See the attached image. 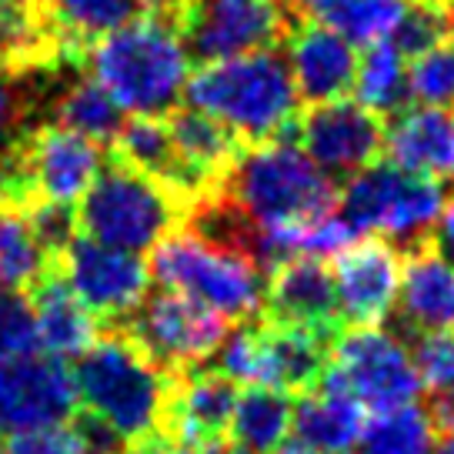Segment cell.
<instances>
[{
  "label": "cell",
  "instance_id": "obj_1",
  "mask_svg": "<svg viewBox=\"0 0 454 454\" xmlns=\"http://www.w3.org/2000/svg\"><path fill=\"white\" fill-rule=\"evenodd\" d=\"M184 98L238 141L251 144L287 137L301 104L287 60L274 47L200 64L194 77H187Z\"/></svg>",
  "mask_w": 454,
  "mask_h": 454
},
{
  "label": "cell",
  "instance_id": "obj_2",
  "mask_svg": "<svg viewBox=\"0 0 454 454\" xmlns=\"http://www.w3.org/2000/svg\"><path fill=\"white\" fill-rule=\"evenodd\" d=\"M90 74L121 111L160 117L177 107L191 77V54L174 24L141 17L87 43Z\"/></svg>",
  "mask_w": 454,
  "mask_h": 454
},
{
  "label": "cell",
  "instance_id": "obj_3",
  "mask_svg": "<svg viewBox=\"0 0 454 454\" xmlns=\"http://www.w3.org/2000/svg\"><path fill=\"white\" fill-rule=\"evenodd\" d=\"M74 387L87 418L117 441L134 448L164 441L160 427L170 384L164 381V368H157L134 338L94 340V348L77 357Z\"/></svg>",
  "mask_w": 454,
  "mask_h": 454
},
{
  "label": "cell",
  "instance_id": "obj_4",
  "mask_svg": "<svg viewBox=\"0 0 454 454\" xmlns=\"http://www.w3.org/2000/svg\"><path fill=\"white\" fill-rule=\"evenodd\" d=\"M217 194L251 224L311 221L338 204L334 177H327L291 137L254 144L238 154Z\"/></svg>",
  "mask_w": 454,
  "mask_h": 454
},
{
  "label": "cell",
  "instance_id": "obj_5",
  "mask_svg": "<svg viewBox=\"0 0 454 454\" xmlns=\"http://www.w3.org/2000/svg\"><path fill=\"white\" fill-rule=\"evenodd\" d=\"M151 278L164 291L184 294L221 317H251L264 304L268 278L251 254L204 238L200 231H170L151 247Z\"/></svg>",
  "mask_w": 454,
  "mask_h": 454
},
{
  "label": "cell",
  "instance_id": "obj_6",
  "mask_svg": "<svg viewBox=\"0 0 454 454\" xmlns=\"http://www.w3.org/2000/svg\"><path fill=\"white\" fill-rule=\"evenodd\" d=\"M184 214V200L168 184L128 164H111L100 168L94 184L81 198L77 227L94 241L141 254L168 238Z\"/></svg>",
  "mask_w": 454,
  "mask_h": 454
},
{
  "label": "cell",
  "instance_id": "obj_7",
  "mask_svg": "<svg viewBox=\"0 0 454 454\" xmlns=\"http://www.w3.org/2000/svg\"><path fill=\"white\" fill-rule=\"evenodd\" d=\"M344 221L357 234H378L384 241L421 244L444 211L438 181L374 160L357 170L340 194Z\"/></svg>",
  "mask_w": 454,
  "mask_h": 454
},
{
  "label": "cell",
  "instance_id": "obj_8",
  "mask_svg": "<svg viewBox=\"0 0 454 454\" xmlns=\"http://www.w3.org/2000/svg\"><path fill=\"white\" fill-rule=\"evenodd\" d=\"M317 384L355 397L371 411L411 404L421 391L408 344L381 325L338 331L331 361Z\"/></svg>",
  "mask_w": 454,
  "mask_h": 454
},
{
  "label": "cell",
  "instance_id": "obj_9",
  "mask_svg": "<svg viewBox=\"0 0 454 454\" xmlns=\"http://www.w3.org/2000/svg\"><path fill=\"white\" fill-rule=\"evenodd\" d=\"M298 17L287 14L278 0H184L177 34L187 54L207 60L268 51L287 37Z\"/></svg>",
  "mask_w": 454,
  "mask_h": 454
},
{
  "label": "cell",
  "instance_id": "obj_10",
  "mask_svg": "<svg viewBox=\"0 0 454 454\" xmlns=\"http://www.w3.org/2000/svg\"><path fill=\"white\" fill-rule=\"evenodd\" d=\"M60 278L94 317L124 321L147 301L151 270L130 251L74 234L60 251Z\"/></svg>",
  "mask_w": 454,
  "mask_h": 454
},
{
  "label": "cell",
  "instance_id": "obj_11",
  "mask_svg": "<svg viewBox=\"0 0 454 454\" xmlns=\"http://www.w3.org/2000/svg\"><path fill=\"white\" fill-rule=\"evenodd\" d=\"M130 338L157 368L187 371L211 357L227 338V317L184 294H154L134 311Z\"/></svg>",
  "mask_w": 454,
  "mask_h": 454
},
{
  "label": "cell",
  "instance_id": "obj_12",
  "mask_svg": "<svg viewBox=\"0 0 454 454\" xmlns=\"http://www.w3.org/2000/svg\"><path fill=\"white\" fill-rule=\"evenodd\" d=\"M301 144L327 177H355L357 170L378 160L384 124L378 114L364 111L357 100L314 104L301 121Z\"/></svg>",
  "mask_w": 454,
  "mask_h": 454
},
{
  "label": "cell",
  "instance_id": "obj_13",
  "mask_svg": "<svg viewBox=\"0 0 454 454\" xmlns=\"http://www.w3.org/2000/svg\"><path fill=\"white\" fill-rule=\"evenodd\" d=\"M77 411V387L64 361L47 351H30L0 361V421L41 427L67 421Z\"/></svg>",
  "mask_w": 454,
  "mask_h": 454
},
{
  "label": "cell",
  "instance_id": "obj_14",
  "mask_svg": "<svg viewBox=\"0 0 454 454\" xmlns=\"http://www.w3.org/2000/svg\"><path fill=\"white\" fill-rule=\"evenodd\" d=\"M401 268L404 261L397 247L384 238H357L351 247H344L331 270L340 317L357 327L384 325L397 304Z\"/></svg>",
  "mask_w": 454,
  "mask_h": 454
},
{
  "label": "cell",
  "instance_id": "obj_15",
  "mask_svg": "<svg viewBox=\"0 0 454 454\" xmlns=\"http://www.w3.org/2000/svg\"><path fill=\"white\" fill-rule=\"evenodd\" d=\"M100 168H104L100 144L60 124L34 128L24 144V170H27L34 200L71 207L87 194Z\"/></svg>",
  "mask_w": 454,
  "mask_h": 454
},
{
  "label": "cell",
  "instance_id": "obj_16",
  "mask_svg": "<svg viewBox=\"0 0 454 454\" xmlns=\"http://www.w3.org/2000/svg\"><path fill=\"white\" fill-rule=\"evenodd\" d=\"M284 41H287V71L298 87V98L325 104L344 98L355 87L357 51L340 34L317 20L298 17Z\"/></svg>",
  "mask_w": 454,
  "mask_h": 454
},
{
  "label": "cell",
  "instance_id": "obj_17",
  "mask_svg": "<svg viewBox=\"0 0 454 454\" xmlns=\"http://www.w3.org/2000/svg\"><path fill=\"white\" fill-rule=\"evenodd\" d=\"M264 301H268V317L338 338V291H334L331 270L317 257H291L274 264L264 287Z\"/></svg>",
  "mask_w": 454,
  "mask_h": 454
},
{
  "label": "cell",
  "instance_id": "obj_18",
  "mask_svg": "<svg viewBox=\"0 0 454 454\" xmlns=\"http://www.w3.org/2000/svg\"><path fill=\"white\" fill-rule=\"evenodd\" d=\"M381 147L387 164L431 181H454V111L448 107H401L384 128Z\"/></svg>",
  "mask_w": 454,
  "mask_h": 454
},
{
  "label": "cell",
  "instance_id": "obj_19",
  "mask_svg": "<svg viewBox=\"0 0 454 454\" xmlns=\"http://www.w3.org/2000/svg\"><path fill=\"white\" fill-rule=\"evenodd\" d=\"M234 401L238 387L221 371H191L168 391L160 434L164 441H174V448L221 438L231 425Z\"/></svg>",
  "mask_w": 454,
  "mask_h": 454
},
{
  "label": "cell",
  "instance_id": "obj_20",
  "mask_svg": "<svg viewBox=\"0 0 454 454\" xmlns=\"http://www.w3.org/2000/svg\"><path fill=\"white\" fill-rule=\"evenodd\" d=\"M37 74L51 71H4L0 67V204L27 207L34 200L24 144L30 137V121L37 114Z\"/></svg>",
  "mask_w": 454,
  "mask_h": 454
},
{
  "label": "cell",
  "instance_id": "obj_21",
  "mask_svg": "<svg viewBox=\"0 0 454 454\" xmlns=\"http://www.w3.org/2000/svg\"><path fill=\"white\" fill-rule=\"evenodd\" d=\"M30 311L41 348L57 361H71L94 348L98 340V317L74 298L60 270L47 268L30 284Z\"/></svg>",
  "mask_w": 454,
  "mask_h": 454
},
{
  "label": "cell",
  "instance_id": "obj_22",
  "mask_svg": "<svg viewBox=\"0 0 454 454\" xmlns=\"http://www.w3.org/2000/svg\"><path fill=\"white\" fill-rule=\"evenodd\" d=\"M401 317L414 331H451L454 327V264L418 244L401 268Z\"/></svg>",
  "mask_w": 454,
  "mask_h": 454
},
{
  "label": "cell",
  "instance_id": "obj_23",
  "mask_svg": "<svg viewBox=\"0 0 454 454\" xmlns=\"http://www.w3.org/2000/svg\"><path fill=\"white\" fill-rule=\"evenodd\" d=\"M291 427L317 454H348L364 434V408L355 397L317 384L294 404Z\"/></svg>",
  "mask_w": 454,
  "mask_h": 454
},
{
  "label": "cell",
  "instance_id": "obj_24",
  "mask_svg": "<svg viewBox=\"0 0 454 454\" xmlns=\"http://www.w3.org/2000/svg\"><path fill=\"white\" fill-rule=\"evenodd\" d=\"M408 0H308L304 14L340 34L348 43H381L395 37Z\"/></svg>",
  "mask_w": 454,
  "mask_h": 454
},
{
  "label": "cell",
  "instance_id": "obj_25",
  "mask_svg": "<svg viewBox=\"0 0 454 454\" xmlns=\"http://www.w3.org/2000/svg\"><path fill=\"white\" fill-rule=\"evenodd\" d=\"M291 414H294V404L284 391H278V387H247L234 401V414H231L227 427L234 434V444H241L244 451L270 454L287 438Z\"/></svg>",
  "mask_w": 454,
  "mask_h": 454
},
{
  "label": "cell",
  "instance_id": "obj_26",
  "mask_svg": "<svg viewBox=\"0 0 454 454\" xmlns=\"http://www.w3.org/2000/svg\"><path fill=\"white\" fill-rule=\"evenodd\" d=\"M355 98L371 114H397L401 100H408V67L404 54L391 41L371 43L364 57H357L355 71Z\"/></svg>",
  "mask_w": 454,
  "mask_h": 454
},
{
  "label": "cell",
  "instance_id": "obj_27",
  "mask_svg": "<svg viewBox=\"0 0 454 454\" xmlns=\"http://www.w3.org/2000/svg\"><path fill=\"white\" fill-rule=\"evenodd\" d=\"M114 151H117V164L141 170L147 177H154L160 184L174 191V177H177V157H174V144H170V130L160 117H144L134 114L130 121L121 124L114 134Z\"/></svg>",
  "mask_w": 454,
  "mask_h": 454
},
{
  "label": "cell",
  "instance_id": "obj_28",
  "mask_svg": "<svg viewBox=\"0 0 454 454\" xmlns=\"http://www.w3.org/2000/svg\"><path fill=\"white\" fill-rule=\"evenodd\" d=\"M364 454H431L438 444V425L421 404H401L374 411L361 434Z\"/></svg>",
  "mask_w": 454,
  "mask_h": 454
},
{
  "label": "cell",
  "instance_id": "obj_29",
  "mask_svg": "<svg viewBox=\"0 0 454 454\" xmlns=\"http://www.w3.org/2000/svg\"><path fill=\"white\" fill-rule=\"evenodd\" d=\"M57 124L67 130H77L94 144L114 141V134L124 124V111L114 104V98L94 77H81L67 84L54 100Z\"/></svg>",
  "mask_w": 454,
  "mask_h": 454
},
{
  "label": "cell",
  "instance_id": "obj_30",
  "mask_svg": "<svg viewBox=\"0 0 454 454\" xmlns=\"http://www.w3.org/2000/svg\"><path fill=\"white\" fill-rule=\"evenodd\" d=\"M51 268V254L41 247L27 224V214L0 204V284L24 291Z\"/></svg>",
  "mask_w": 454,
  "mask_h": 454
},
{
  "label": "cell",
  "instance_id": "obj_31",
  "mask_svg": "<svg viewBox=\"0 0 454 454\" xmlns=\"http://www.w3.org/2000/svg\"><path fill=\"white\" fill-rule=\"evenodd\" d=\"M43 11L67 41L87 47L100 34L128 24L137 0H43Z\"/></svg>",
  "mask_w": 454,
  "mask_h": 454
},
{
  "label": "cell",
  "instance_id": "obj_32",
  "mask_svg": "<svg viewBox=\"0 0 454 454\" xmlns=\"http://www.w3.org/2000/svg\"><path fill=\"white\" fill-rule=\"evenodd\" d=\"M217 355H221L217 357V371L227 381L247 384V387H270V361L261 325L227 334L217 348Z\"/></svg>",
  "mask_w": 454,
  "mask_h": 454
},
{
  "label": "cell",
  "instance_id": "obj_33",
  "mask_svg": "<svg viewBox=\"0 0 454 454\" xmlns=\"http://www.w3.org/2000/svg\"><path fill=\"white\" fill-rule=\"evenodd\" d=\"M408 98L427 107L454 104V43L441 41L408 67Z\"/></svg>",
  "mask_w": 454,
  "mask_h": 454
},
{
  "label": "cell",
  "instance_id": "obj_34",
  "mask_svg": "<svg viewBox=\"0 0 454 454\" xmlns=\"http://www.w3.org/2000/svg\"><path fill=\"white\" fill-rule=\"evenodd\" d=\"M444 37H448V0H408V11L401 17L391 43L404 57H418Z\"/></svg>",
  "mask_w": 454,
  "mask_h": 454
},
{
  "label": "cell",
  "instance_id": "obj_35",
  "mask_svg": "<svg viewBox=\"0 0 454 454\" xmlns=\"http://www.w3.org/2000/svg\"><path fill=\"white\" fill-rule=\"evenodd\" d=\"M411 361L421 387H431L434 395L454 387V327L451 331H425V334H418Z\"/></svg>",
  "mask_w": 454,
  "mask_h": 454
},
{
  "label": "cell",
  "instance_id": "obj_36",
  "mask_svg": "<svg viewBox=\"0 0 454 454\" xmlns=\"http://www.w3.org/2000/svg\"><path fill=\"white\" fill-rule=\"evenodd\" d=\"M30 351H43L34 327V311L24 298H0V361L4 357H20Z\"/></svg>",
  "mask_w": 454,
  "mask_h": 454
},
{
  "label": "cell",
  "instance_id": "obj_37",
  "mask_svg": "<svg viewBox=\"0 0 454 454\" xmlns=\"http://www.w3.org/2000/svg\"><path fill=\"white\" fill-rule=\"evenodd\" d=\"M27 224L34 231V238L41 241V247L47 254H60L67 241L74 238V227H77V214L64 204H51V200H30L27 207Z\"/></svg>",
  "mask_w": 454,
  "mask_h": 454
},
{
  "label": "cell",
  "instance_id": "obj_38",
  "mask_svg": "<svg viewBox=\"0 0 454 454\" xmlns=\"http://www.w3.org/2000/svg\"><path fill=\"white\" fill-rule=\"evenodd\" d=\"M170 454H251L244 451L241 444L224 438H214V441H200V444H187V448H174Z\"/></svg>",
  "mask_w": 454,
  "mask_h": 454
},
{
  "label": "cell",
  "instance_id": "obj_39",
  "mask_svg": "<svg viewBox=\"0 0 454 454\" xmlns=\"http://www.w3.org/2000/svg\"><path fill=\"white\" fill-rule=\"evenodd\" d=\"M137 7H144V11L151 17H157V20L177 24V17L184 11V0H137Z\"/></svg>",
  "mask_w": 454,
  "mask_h": 454
},
{
  "label": "cell",
  "instance_id": "obj_40",
  "mask_svg": "<svg viewBox=\"0 0 454 454\" xmlns=\"http://www.w3.org/2000/svg\"><path fill=\"white\" fill-rule=\"evenodd\" d=\"M431 418H434V425H438V427H444V431H454V387H448V391H438V395H434Z\"/></svg>",
  "mask_w": 454,
  "mask_h": 454
},
{
  "label": "cell",
  "instance_id": "obj_41",
  "mask_svg": "<svg viewBox=\"0 0 454 454\" xmlns=\"http://www.w3.org/2000/svg\"><path fill=\"white\" fill-rule=\"evenodd\" d=\"M270 454H317V451H314V448H308L304 441L294 438V441H281V444H278Z\"/></svg>",
  "mask_w": 454,
  "mask_h": 454
},
{
  "label": "cell",
  "instance_id": "obj_42",
  "mask_svg": "<svg viewBox=\"0 0 454 454\" xmlns=\"http://www.w3.org/2000/svg\"><path fill=\"white\" fill-rule=\"evenodd\" d=\"M128 454H168V441H157V444H137Z\"/></svg>",
  "mask_w": 454,
  "mask_h": 454
},
{
  "label": "cell",
  "instance_id": "obj_43",
  "mask_svg": "<svg viewBox=\"0 0 454 454\" xmlns=\"http://www.w3.org/2000/svg\"><path fill=\"white\" fill-rule=\"evenodd\" d=\"M278 4L294 17H304V7H308V0H278Z\"/></svg>",
  "mask_w": 454,
  "mask_h": 454
},
{
  "label": "cell",
  "instance_id": "obj_44",
  "mask_svg": "<svg viewBox=\"0 0 454 454\" xmlns=\"http://www.w3.org/2000/svg\"><path fill=\"white\" fill-rule=\"evenodd\" d=\"M431 454H454V431H448V438L441 441V444H434Z\"/></svg>",
  "mask_w": 454,
  "mask_h": 454
},
{
  "label": "cell",
  "instance_id": "obj_45",
  "mask_svg": "<svg viewBox=\"0 0 454 454\" xmlns=\"http://www.w3.org/2000/svg\"><path fill=\"white\" fill-rule=\"evenodd\" d=\"M448 30L454 34V0L448 4Z\"/></svg>",
  "mask_w": 454,
  "mask_h": 454
},
{
  "label": "cell",
  "instance_id": "obj_46",
  "mask_svg": "<svg viewBox=\"0 0 454 454\" xmlns=\"http://www.w3.org/2000/svg\"><path fill=\"white\" fill-rule=\"evenodd\" d=\"M24 4H43V0H24Z\"/></svg>",
  "mask_w": 454,
  "mask_h": 454
},
{
  "label": "cell",
  "instance_id": "obj_47",
  "mask_svg": "<svg viewBox=\"0 0 454 454\" xmlns=\"http://www.w3.org/2000/svg\"><path fill=\"white\" fill-rule=\"evenodd\" d=\"M0 425H4V421H0Z\"/></svg>",
  "mask_w": 454,
  "mask_h": 454
}]
</instances>
